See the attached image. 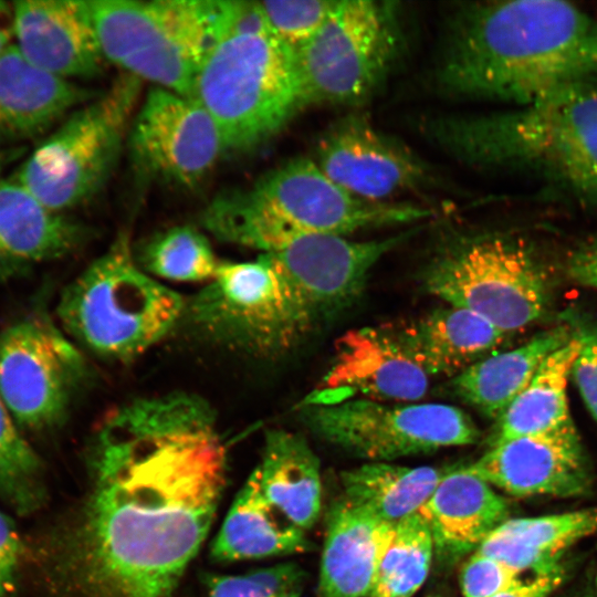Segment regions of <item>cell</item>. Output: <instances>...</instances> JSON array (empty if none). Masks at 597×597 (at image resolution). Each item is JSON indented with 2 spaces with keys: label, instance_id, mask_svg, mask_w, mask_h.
Instances as JSON below:
<instances>
[{
  "label": "cell",
  "instance_id": "cell-36",
  "mask_svg": "<svg viewBox=\"0 0 597 597\" xmlns=\"http://www.w3.org/2000/svg\"><path fill=\"white\" fill-rule=\"evenodd\" d=\"M521 573L492 557L473 553L460 573L463 597H496L520 585Z\"/></svg>",
  "mask_w": 597,
  "mask_h": 597
},
{
  "label": "cell",
  "instance_id": "cell-40",
  "mask_svg": "<svg viewBox=\"0 0 597 597\" xmlns=\"http://www.w3.org/2000/svg\"><path fill=\"white\" fill-rule=\"evenodd\" d=\"M567 575V567L562 564L549 573L535 575L531 579L523 580L516 587L496 597H551L565 582Z\"/></svg>",
  "mask_w": 597,
  "mask_h": 597
},
{
  "label": "cell",
  "instance_id": "cell-34",
  "mask_svg": "<svg viewBox=\"0 0 597 597\" xmlns=\"http://www.w3.org/2000/svg\"><path fill=\"white\" fill-rule=\"evenodd\" d=\"M304 580L305 573L295 563L234 576L208 574L206 597H300Z\"/></svg>",
  "mask_w": 597,
  "mask_h": 597
},
{
  "label": "cell",
  "instance_id": "cell-41",
  "mask_svg": "<svg viewBox=\"0 0 597 597\" xmlns=\"http://www.w3.org/2000/svg\"><path fill=\"white\" fill-rule=\"evenodd\" d=\"M12 2L0 0V56L13 44Z\"/></svg>",
  "mask_w": 597,
  "mask_h": 597
},
{
  "label": "cell",
  "instance_id": "cell-21",
  "mask_svg": "<svg viewBox=\"0 0 597 597\" xmlns=\"http://www.w3.org/2000/svg\"><path fill=\"white\" fill-rule=\"evenodd\" d=\"M395 526L342 498L328 513L321 597H368Z\"/></svg>",
  "mask_w": 597,
  "mask_h": 597
},
{
  "label": "cell",
  "instance_id": "cell-10",
  "mask_svg": "<svg viewBox=\"0 0 597 597\" xmlns=\"http://www.w3.org/2000/svg\"><path fill=\"white\" fill-rule=\"evenodd\" d=\"M139 91L138 78L121 75L100 97L71 112L11 177L57 213L91 199L117 164Z\"/></svg>",
  "mask_w": 597,
  "mask_h": 597
},
{
  "label": "cell",
  "instance_id": "cell-39",
  "mask_svg": "<svg viewBox=\"0 0 597 597\" xmlns=\"http://www.w3.org/2000/svg\"><path fill=\"white\" fill-rule=\"evenodd\" d=\"M23 546L12 521L0 512V567L17 583Z\"/></svg>",
  "mask_w": 597,
  "mask_h": 597
},
{
  "label": "cell",
  "instance_id": "cell-27",
  "mask_svg": "<svg viewBox=\"0 0 597 597\" xmlns=\"http://www.w3.org/2000/svg\"><path fill=\"white\" fill-rule=\"evenodd\" d=\"M304 531L263 493L254 472L238 492L211 546L217 562L291 555L310 549Z\"/></svg>",
  "mask_w": 597,
  "mask_h": 597
},
{
  "label": "cell",
  "instance_id": "cell-13",
  "mask_svg": "<svg viewBox=\"0 0 597 597\" xmlns=\"http://www.w3.org/2000/svg\"><path fill=\"white\" fill-rule=\"evenodd\" d=\"M84 374L83 356L43 311L0 332V398L21 430L62 423Z\"/></svg>",
  "mask_w": 597,
  "mask_h": 597
},
{
  "label": "cell",
  "instance_id": "cell-19",
  "mask_svg": "<svg viewBox=\"0 0 597 597\" xmlns=\"http://www.w3.org/2000/svg\"><path fill=\"white\" fill-rule=\"evenodd\" d=\"M12 10L13 43L31 65L69 81L102 71L88 1L21 0Z\"/></svg>",
  "mask_w": 597,
  "mask_h": 597
},
{
  "label": "cell",
  "instance_id": "cell-28",
  "mask_svg": "<svg viewBox=\"0 0 597 597\" xmlns=\"http://www.w3.org/2000/svg\"><path fill=\"white\" fill-rule=\"evenodd\" d=\"M265 496L295 525L310 528L321 511L320 460L298 433L272 429L253 470Z\"/></svg>",
  "mask_w": 597,
  "mask_h": 597
},
{
  "label": "cell",
  "instance_id": "cell-42",
  "mask_svg": "<svg viewBox=\"0 0 597 597\" xmlns=\"http://www.w3.org/2000/svg\"><path fill=\"white\" fill-rule=\"evenodd\" d=\"M559 597H597L593 580V570L588 573L584 580L572 587L568 591L562 594Z\"/></svg>",
  "mask_w": 597,
  "mask_h": 597
},
{
  "label": "cell",
  "instance_id": "cell-44",
  "mask_svg": "<svg viewBox=\"0 0 597 597\" xmlns=\"http://www.w3.org/2000/svg\"><path fill=\"white\" fill-rule=\"evenodd\" d=\"M17 153V148H4L0 149V180L3 179V171L6 169V166L9 164L11 159H13Z\"/></svg>",
  "mask_w": 597,
  "mask_h": 597
},
{
  "label": "cell",
  "instance_id": "cell-18",
  "mask_svg": "<svg viewBox=\"0 0 597 597\" xmlns=\"http://www.w3.org/2000/svg\"><path fill=\"white\" fill-rule=\"evenodd\" d=\"M468 468L490 485L514 496H580L588 493L593 483L588 458L574 423L493 444Z\"/></svg>",
  "mask_w": 597,
  "mask_h": 597
},
{
  "label": "cell",
  "instance_id": "cell-46",
  "mask_svg": "<svg viewBox=\"0 0 597 597\" xmlns=\"http://www.w3.org/2000/svg\"><path fill=\"white\" fill-rule=\"evenodd\" d=\"M430 597H432V596H430Z\"/></svg>",
  "mask_w": 597,
  "mask_h": 597
},
{
  "label": "cell",
  "instance_id": "cell-32",
  "mask_svg": "<svg viewBox=\"0 0 597 597\" xmlns=\"http://www.w3.org/2000/svg\"><path fill=\"white\" fill-rule=\"evenodd\" d=\"M45 496L42 461L0 398V499L17 514L29 515Z\"/></svg>",
  "mask_w": 597,
  "mask_h": 597
},
{
  "label": "cell",
  "instance_id": "cell-12",
  "mask_svg": "<svg viewBox=\"0 0 597 597\" xmlns=\"http://www.w3.org/2000/svg\"><path fill=\"white\" fill-rule=\"evenodd\" d=\"M300 417L320 439L369 462L468 446L480 436L463 410L437 402L389 404L354 398L300 406Z\"/></svg>",
  "mask_w": 597,
  "mask_h": 597
},
{
  "label": "cell",
  "instance_id": "cell-8",
  "mask_svg": "<svg viewBox=\"0 0 597 597\" xmlns=\"http://www.w3.org/2000/svg\"><path fill=\"white\" fill-rule=\"evenodd\" d=\"M423 285L509 334L542 318L553 295L549 272L534 248L498 232L448 243L427 265Z\"/></svg>",
  "mask_w": 597,
  "mask_h": 597
},
{
  "label": "cell",
  "instance_id": "cell-25",
  "mask_svg": "<svg viewBox=\"0 0 597 597\" xmlns=\"http://www.w3.org/2000/svg\"><path fill=\"white\" fill-rule=\"evenodd\" d=\"M597 533V506L533 517L507 519L474 551L519 573H549L573 545Z\"/></svg>",
  "mask_w": 597,
  "mask_h": 597
},
{
  "label": "cell",
  "instance_id": "cell-5",
  "mask_svg": "<svg viewBox=\"0 0 597 597\" xmlns=\"http://www.w3.org/2000/svg\"><path fill=\"white\" fill-rule=\"evenodd\" d=\"M191 97L213 119L226 153L261 146L305 107L294 50L270 32L219 39L197 73Z\"/></svg>",
  "mask_w": 597,
  "mask_h": 597
},
{
  "label": "cell",
  "instance_id": "cell-17",
  "mask_svg": "<svg viewBox=\"0 0 597 597\" xmlns=\"http://www.w3.org/2000/svg\"><path fill=\"white\" fill-rule=\"evenodd\" d=\"M429 379L386 326L352 329L337 341L331 368L301 406L354 398L412 402L426 396Z\"/></svg>",
  "mask_w": 597,
  "mask_h": 597
},
{
  "label": "cell",
  "instance_id": "cell-7",
  "mask_svg": "<svg viewBox=\"0 0 597 597\" xmlns=\"http://www.w3.org/2000/svg\"><path fill=\"white\" fill-rule=\"evenodd\" d=\"M105 60L156 87L191 97L197 73L218 40L219 1H88Z\"/></svg>",
  "mask_w": 597,
  "mask_h": 597
},
{
  "label": "cell",
  "instance_id": "cell-15",
  "mask_svg": "<svg viewBox=\"0 0 597 597\" xmlns=\"http://www.w3.org/2000/svg\"><path fill=\"white\" fill-rule=\"evenodd\" d=\"M312 159L342 188L374 202H390L433 181L428 163L360 114L333 123L317 140Z\"/></svg>",
  "mask_w": 597,
  "mask_h": 597
},
{
  "label": "cell",
  "instance_id": "cell-20",
  "mask_svg": "<svg viewBox=\"0 0 597 597\" xmlns=\"http://www.w3.org/2000/svg\"><path fill=\"white\" fill-rule=\"evenodd\" d=\"M419 513L426 520L439 561L451 565L475 551L509 519L507 501L463 468L450 469Z\"/></svg>",
  "mask_w": 597,
  "mask_h": 597
},
{
  "label": "cell",
  "instance_id": "cell-16",
  "mask_svg": "<svg viewBox=\"0 0 597 597\" xmlns=\"http://www.w3.org/2000/svg\"><path fill=\"white\" fill-rule=\"evenodd\" d=\"M413 230L371 241L303 234L266 253L286 274L317 326L358 301L373 266Z\"/></svg>",
  "mask_w": 597,
  "mask_h": 597
},
{
  "label": "cell",
  "instance_id": "cell-3",
  "mask_svg": "<svg viewBox=\"0 0 597 597\" xmlns=\"http://www.w3.org/2000/svg\"><path fill=\"white\" fill-rule=\"evenodd\" d=\"M423 133L463 165L524 174L597 208V83L505 111L432 117Z\"/></svg>",
  "mask_w": 597,
  "mask_h": 597
},
{
  "label": "cell",
  "instance_id": "cell-6",
  "mask_svg": "<svg viewBox=\"0 0 597 597\" xmlns=\"http://www.w3.org/2000/svg\"><path fill=\"white\" fill-rule=\"evenodd\" d=\"M186 302L137 265L119 238L63 291L57 316L72 337L102 357L127 360L161 341Z\"/></svg>",
  "mask_w": 597,
  "mask_h": 597
},
{
  "label": "cell",
  "instance_id": "cell-30",
  "mask_svg": "<svg viewBox=\"0 0 597 597\" xmlns=\"http://www.w3.org/2000/svg\"><path fill=\"white\" fill-rule=\"evenodd\" d=\"M579 348V338L573 332L572 338L543 362L526 388L496 419L491 446L573 425L567 383Z\"/></svg>",
  "mask_w": 597,
  "mask_h": 597
},
{
  "label": "cell",
  "instance_id": "cell-24",
  "mask_svg": "<svg viewBox=\"0 0 597 597\" xmlns=\"http://www.w3.org/2000/svg\"><path fill=\"white\" fill-rule=\"evenodd\" d=\"M83 238L78 224L44 207L11 176L0 180V280L66 255Z\"/></svg>",
  "mask_w": 597,
  "mask_h": 597
},
{
  "label": "cell",
  "instance_id": "cell-14",
  "mask_svg": "<svg viewBox=\"0 0 597 597\" xmlns=\"http://www.w3.org/2000/svg\"><path fill=\"white\" fill-rule=\"evenodd\" d=\"M127 142L138 171L187 188L226 153L213 119L195 98L156 86L143 101Z\"/></svg>",
  "mask_w": 597,
  "mask_h": 597
},
{
  "label": "cell",
  "instance_id": "cell-4",
  "mask_svg": "<svg viewBox=\"0 0 597 597\" xmlns=\"http://www.w3.org/2000/svg\"><path fill=\"white\" fill-rule=\"evenodd\" d=\"M432 214L420 205L360 199L327 177L312 158H296L249 189L218 195L203 211L202 223L220 240L266 253L303 234L345 237Z\"/></svg>",
  "mask_w": 597,
  "mask_h": 597
},
{
  "label": "cell",
  "instance_id": "cell-43",
  "mask_svg": "<svg viewBox=\"0 0 597 597\" xmlns=\"http://www.w3.org/2000/svg\"><path fill=\"white\" fill-rule=\"evenodd\" d=\"M17 583L11 580L0 567V597H15Z\"/></svg>",
  "mask_w": 597,
  "mask_h": 597
},
{
  "label": "cell",
  "instance_id": "cell-9",
  "mask_svg": "<svg viewBox=\"0 0 597 597\" xmlns=\"http://www.w3.org/2000/svg\"><path fill=\"white\" fill-rule=\"evenodd\" d=\"M208 341L260 358L292 350L315 327L305 303L270 253L221 262L184 317Z\"/></svg>",
  "mask_w": 597,
  "mask_h": 597
},
{
  "label": "cell",
  "instance_id": "cell-2",
  "mask_svg": "<svg viewBox=\"0 0 597 597\" xmlns=\"http://www.w3.org/2000/svg\"><path fill=\"white\" fill-rule=\"evenodd\" d=\"M434 81L447 95L512 107L597 83V13L556 0L462 3Z\"/></svg>",
  "mask_w": 597,
  "mask_h": 597
},
{
  "label": "cell",
  "instance_id": "cell-1",
  "mask_svg": "<svg viewBox=\"0 0 597 597\" xmlns=\"http://www.w3.org/2000/svg\"><path fill=\"white\" fill-rule=\"evenodd\" d=\"M91 489L46 540L55 597H171L212 525L227 449L206 400L187 392L109 410L88 449Z\"/></svg>",
  "mask_w": 597,
  "mask_h": 597
},
{
  "label": "cell",
  "instance_id": "cell-37",
  "mask_svg": "<svg viewBox=\"0 0 597 597\" xmlns=\"http://www.w3.org/2000/svg\"><path fill=\"white\" fill-rule=\"evenodd\" d=\"M565 323L580 342L572 375L588 410L597 421V324L570 313Z\"/></svg>",
  "mask_w": 597,
  "mask_h": 597
},
{
  "label": "cell",
  "instance_id": "cell-35",
  "mask_svg": "<svg viewBox=\"0 0 597 597\" xmlns=\"http://www.w3.org/2000/svg\"><path fill=\"white\" fill-rule=\"evenodd\" d=\"M336 0L259 1L269 32L297 50L307 43L326 20Z\"/></svg>",
  "mask_w": 597,
  "mask_h": 597
},
{
  "label": "cell",
  "instance_id": "cell-11",
  "mask_svg": "<svg viewBox=\"0 0 597 597\" xmlns=\"http://www.w3.org/2000/svg\"><path fill=\"white\" fill-rule=\"evenodd\" d=\"M400 45L395 3L336 0L317 33L294 51L305 106L366 102L387 77Z\"/></svg>",
  "mask_w": 597,
  "mask_h": 597
},
{
  "label": "cell",
  "instance_id": "cell-38",
  "mask_svg": "<svg viewBox=\"0 0 597 597\" xmlns=\"http://www.w3.org/2000/svg\"><path fill=\"white\" fill-rule=\"evenodd\" d=\"M566 272L576 283L597 290V237L584 241L572 251Z\"/></svg>",
  "mask_w": 597,
  "mask_h": 597
},
{
  "label": "cell",
  "instance_id": "cell-29",
  "mask_svg": "<svg viewBox=\"0 0 597 597\" xmlns=\"http://www.w3.org/2000/svg\"><path fill=\"white\" fill-rule=\"evenodd\" d=\"M449 470L366 462L342 472L343 498L395 526L420 511Z\"/></svg>",
  "mask_w": 597,
  "mask_h": 597
},
{
  "label": "cell",
  "instance_id": "cell-23",
  "mask_svg": "<svg viewBox=\"0 0 597 597\" xmlns=\"http://www.w3.org/2000/svg\"><path fill=\"white\" fill-rule=\"evenodd\" d=\"M386 328L429 376L454 377L491 354L509 335L479 314L452 305Z\"/></svg>",
  "mask_w": 597,
  "mask_h": 597
},
{
  "label": "cell",
  "instance_id": "cell-33",
  "mask_svg": "<svg viewBox=\"0 0 597 597\" xmlns=\"http://www.w3.org/2000/svg\"><path fill=\"white\" fill-rule=\"evenodd\" d=\"M142 269L175 282H209L221 262L208 238L190 226H179L158 233L143 248Z\"/></svg>",
  "mask_w": 597,
  "mask_h": 597
},
{
  "label": "cell",
  "instance_id": "cell-22",
  "mask_svg": "<svg viewBox=\"0 0 597 597\" xmlns=\"http://www.w3.org/2000/svg\"><path fill=\"white\" fill-rule=\"evenodd\" d=\"M90 96L72 81L31 65L13 43L0 56V149L43 135Z\"/></svg>",
  "mask_w": 597,
  "mask_h": 597
},
{
  "label": "cell",
  "instance_id": "cell-31",
  "mask_svg": "<svg viewBox=\"0 0 597 597\" xmlns=\"http://www.w3.org/2000/svg\"><path fill=\"white\" fill-rule=\"evenodd\" d=\"M434 554L426 520L418 512L395 525L368 597H411L422 586Z\"/></svg>",
  "mask_w": 597,
  "mask_h": 597
},
{
  "label": "cell",
  "instance_id": "cell-45",
  "mask_svg": "<svg viewBox=\"0 0 597 597\" xmlns=\"http://www.w3.org/2000/svg\"><path fill=\"white\" fill-rule=\"evenodd\" d=\"M591 570H593L594 586H595V590H596V594H597V556H596L595 567Z\"/></svg>",
  "mask_w": 597,
  "mask_h": 597
},
{
  "label": "cell",
  "instance_id": "cell-26",
  "mask_svg": "<svg viewBox=\"0 0 597 597\" xmlns=\"http://www.w3.org/2000/svg\"><path fill=\"white\" fill-rule=\"evenodd\" d=\"M573 336L567 323L541 332L520 347L488 355L451 378L448 388L489 418H500L543 362Z\"/></svg>",
  "mask_w": 597,
  "mask_h": 597
}]
</instances>
